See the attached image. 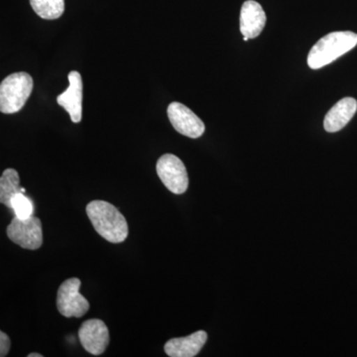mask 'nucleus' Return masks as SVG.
Here are the masks:
<instances>
[{
    "instance_id": "obj_15",
    "label": "nucleus",
    "mask_w": 357,
    "mask_h": 357,
    "mask_svg": "<svg viewBox=\"0 0 357 357\" xmlns=\"http://www.w3.org/2000/svg\"><path fill=\"white\" fill-rule=\"evenodd\" d=\"M11 203H13L11 210L15 213V217L22 218V220L31 217L34 206H33L31 199L26 197L23 192L16 195Z\"/></svg>"
},
{
    "instance_id": "obj_1",
    "label": "nucleus",
    "mask_w": 357,
    "mask_h": 357,
    "mask_svg": "<svg viewBox=\"0 0 357 357\" xmlns=\"http://www.w3.org/2000/svg\"><path fill=\"white\" fill-rule=\"evenodd\" d=\"M86 211L96 232L105 241L121 243L128 238V222L114 204L105 201H93L86 206Z\"/></svg>"
},
{
    "instance_id": "obj_2",
    "label": "nucleus",
    "mask_w": 357,
    "mask_h": 357,
    "mask_svg": "<svg viewBox=\"0 0 357 357\" xmlns=\"http://www.w3.org/2000/svg\"><path fill=\"white\" fill-rule=\"evenodd\" d=\"M357 45V34L351 31L332 32L319 39L307 56V65L312 70L321 69L342 57Z\"/></svg>"
},
{
    "instance_id": "obj_8",
    "label": "nucleus",
    "mask_w": 357,
    "mask_h": 357,
    "mask_svg": "<svg viewBox=\"0 0 357 357\" xmlns=\"http://www.w3.org/2000/svg\"><path fill=\"white\" fill-rule=\"evenodd\" d=\"M79 338L89 354L100 356L109 344V328L102 319H88L79 328Z\"/></svg>"
},
{
    "instance_id": "obj_4",
    "label": "nucleus",
    "mask_w": 357,
    "mask_h": 357,
    "mask_svg": "<svg viewBox=\"0 0 357 357\" xmlns=\"http://www.w3.org/2000/svg\"><path fill=\"white\" fill-rule=\"evenodd\" d=\"M6 234L13 243L29 250H36L43 243L41 220L33 215L24 220L17 217L13 218L7 227Z\"/></svg>"
},
{
    "instance_id": "obj_16",
    "label": "nucleus",
    "mask_w": 357,
    "mask_h": 357,
    "mask_svg": "<svg viewBox=\"0 0 357 357\" xmlns=\"http://www.w3.org/2000/svg\"><path fill=\"white\" fill-rule=\"evenodd\" d=\"M11 342L8 335L4 332H0V356L4 357L10 349Z\"/></svg>"
},
{
    "instance_id": "obj_12",
    "label": "nucleus",
    "mask_w": 357,
    "mask_h": 357,
    "mask_svg": "<svg viewBox=\"0 0 357 357\" xmlns=\"http://www.w3.org/2000/svg\"><path fill=\"white\" fill-rule=\"evenodd\" d=\"M357 110V102L354 98H344L335 103L326 114L324 128L328 132L342 130L351 121Z\"/></svg>"
},
{
    "instance_id": "obj_10",
    "label": "nucleus",
    "mask_w": 357,
    "mask_h": 357,
    "mask_svg": "<svg viewBox=\"0 0 357 357\" xmlns=\"http://www.w3.org/2000/svg\"><path fill=\"white\" fill-rule=\"evenodd\" d=\"M266 14L261 4L255 0L244 2L241 11V32L248 39H255L261 34L266 24Z\"/></svg>"
},
{
    "instance_id": "obj_3",
    "label": "nucleus",
    "mask_w": 357,
    "mask_h": 357,
    "mask_svg": "<svg viewBox=\"0 0 357 357\" xmlns=\"http://www.w3.org/2000/svg\"><path fill=\"white\" fill-rule=\"evenodd\" d=\"M32 77L24 72L14 73L0 84V110L13 114L23 109L33 91Z\"/></svg>"
},
{
    "instance_id": "obj_14",
    "label": "nucleus",
    "mask_w": 357,
    "mask_h": 357,
    "mask_svg": "<svg viewBox=\"0 0 357 357\" xmlns=\"http://www.w3.org/2000/svg\"><path fill=\"white\" fill-rule=\"evenodd\" d=\"M33 10L46 20L60 18L65 11V0H30Z\"/></svg>"
},
{
    "instance_id": "obj_9",
    "label": "nucleus",
    "mask_w": 357,
    "mask_h": 357,
    "mask_svg": "<svg viewBox=\"0 0 357 357\" xmlns=\"http://www.w3.org/2000/svg\"><path fill=\"white\" fill-rule=\"evenodd\" d=\"M69 88L58 96L57 102L70 114L74 123H79L83 116V79L77 70H72L68 76Z\"/></svg>"
},
{
    "instance_id": "obj_11",
    "label": "nucleus",
    "mask_w": 357,
    "mask_h": 357,
    "mask_svg": "<svg viewBox=\"0 0 357 357\" xmlns=\"http://www.w3.org/2000/svg\"><path fill=\"white\" fill-rule=\"evenodd\" d=\"M206 340L208 333L199 331L185 337L172 338L166 342L164 351L171 357L197 356L206 344Z\"/></svg>"
},
{
    "instance_id": "obj_17",
    "label": "nucleus",
    "mask_w": 357,
    "mask_h": 357,
    "mask_svg": "<svg viewBox=\"0 0 357 357\" xmlns=\"http://www.w3.org/2000/svg\"><path fill=\"white\" fill-rule=\"evenodd\" d=\"M28 357H43V356L40 354H36V352H33V354H28Z\"/></svg>"
},
{
    "instance_id": "obj_13",
    "label": "nucleus",
    "mask_w": 357,
    "mask_h": 357,
    "mask_svg": "<svg viewBox=\"0 0 357 357\" xmlns=\"http://www.w3.org/2000/svg\"><path fill=\"white\" fill-rule=\"evenodd\" d=\"M22 188L20 187V177L17 171L14 169H6L0 178V202L7 208H13V199L20 194Z\"/></svg>"
},
{
    "instance_id": "obj_6",
    "label": "nucleus",
    "mask_w": 357,
    "mask_h": 357,
    "mask_svg": "<svg viewBox=\"0 0 357 357\" xmlns=\"http://www.w3.org/2000/svg\"><path fill=\"white\" fill-rule=\"evenodd\" d=\"M82 282L70 278L59 287L57 295L58 311L66 318H82L89 309V301L79 293Z\"/></svg>"
},
{
    "instance_id": "obj_5",
    "label": "nucleus",
    "mask_w": 357,
    "mask_h": 357,
    "mask_svg": "<svg viewBox=\"0 0 357 357\" xmlns=\"http://www.w3.org/2000/svg\"><path fill=\"white\" fill-rule=\"evenodd\" d=\"M156 171L161 182L173 194L182 195L187 191L189 187L187 169L176 155L165 154L160 157Z\"/></svg>"
},
{
    "instance_id": "obj_7",
    "label": "nucleus",
    "mask_w": 357,
    "mask_h": 357,
    "mask_svg": "<svg viewBox=\"0 0 357 357\" xmlns=\"http://www.w3.org/2000/svg\"><path fill=\"white\" fill-rule=\"evenodd\" d=\"M167 114L173 128L182 135L196 139L201 137L206 130V126L198 115L182 103H170Z\"/></svg>"
}]
</instances>
